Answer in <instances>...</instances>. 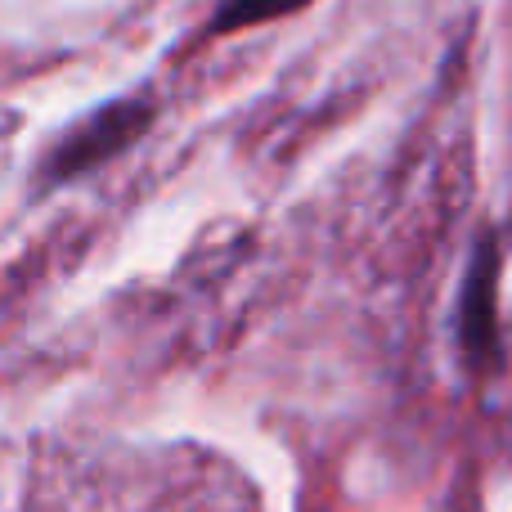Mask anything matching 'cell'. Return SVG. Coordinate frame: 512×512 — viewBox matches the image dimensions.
I'll return each mask as SVG.
<instances>
[{"label":"cell","instance_id":"3957f363","mask_svg":"<svg viewBox=\"0 0 512 512\" xmlns=\"http://www.w3.org/2000/svg\"><path fill=\"white\" fill-rule=\"evenodd\" d=\"M315 0H216L212 23H207V36H234L248 32V27H265L274 18H288L310 9Z\"/></svg>","mask_w":512,"mask_h":512},{"label":"cell","instance_id":"6da1fadb","mask_svg":"<svg viewBox=\"0 0 512 512\" xmlns=\"http://www.w3.org/2000/svg\"><path fill=\"white\" fill-rule=\"evenodd\" d=\"M153 122H158V99L144 95V90L90 108L81 122H72L63 135H54L41 167L32 171V185L59 189V185H72V180L90 176V171H99L104 162L122 158Z\"/></svg>","mask_w":512,"mask_h":512},{"label":"cell","instance_id":"7a4b0ae2","mask_svg":"<svg viewBox=\"0 0 512 512\" xmlns=\"http://www.w3.org/2000/svg\"><path fill=\"white\" fill-rule=\"evenodd\" d=\"M499 265H504V243L499 230L486 225L477 230L463 265L459 310H454V337H459L463 369L472 378H486L504 364V337H499Z\"/></svg>","mask_w":512,"mask_h":512}]
</instances>
